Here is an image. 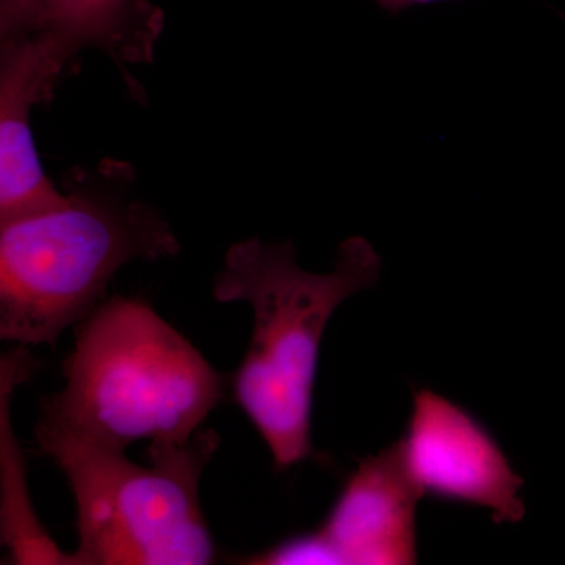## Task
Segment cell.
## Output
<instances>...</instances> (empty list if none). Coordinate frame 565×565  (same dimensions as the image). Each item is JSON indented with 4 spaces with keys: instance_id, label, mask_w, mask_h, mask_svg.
Masks as SVG:
<instances>
[{
    "instance_id": "4",
    "label": "cell",
    "mask_w": 565,
    "mask_h": 565,
    "mask_svg": "<svg viewBox=\"0 0 565 565\" xmlns=\"http://www.w3.org/2000/svg\"><path fill=\"white\" fill-rule=\"evenodd\" d=\"M41 452L68 479L77 505V565H204L215 557L200 504L203 470L221 438L200 429L185 444H151V467L36 426Z\"/></svg>"
},
{
    "instance_id": "10",
    "label": "cell",
    "mask_w": 565,
    "mask_h": 565,
    "mask_svg": "<svg viewBox=\"0 0 565 565\" xmlns=\"http://www.w3.org/2000/svg\"><path fill=\"white\" fill-rule=\"evenodd\" d=\"M247 564L302 565L334 564V557L318 530L313 533L294 535L274 548L250 557Z\"/></svg>"
},
{
    "instance_id": "9",
    "label": "cell",
    "mask_w": 565,
    "mask_h": 565,
    "mask_svg": "<svg viewBox=\"0 0 565 565\" xmlns=\"http://www.w3.org/2000/svg\"><path fill=\"white\" fill-rule=\"evenodd\" d=\"M36 362L28 345L18 344L0 360V445H2V511L0 537L9 550L10 564L77 565L74 553H63L41 525L25 489L20 448L10 424V401L14 388L28 381Z\"/></svg>"
},
{
    "instance_id": "8",
    "label": "cell",
    "mask_w": 565,
    "mask_h": 565,
    "mask_svg": "<svg viewBox=\"0 0 565 565\" xmlns=\"http://www.w3.org/2000/svg\"><path fill=\"white\" fill-rule=\"evenodd\" d=\"M162 28L150 0H0V41H44L73 63L87 47L117 63L150 62Z\"/></svg>"
},
{
    "instance_id": "3",
    "label": "cell",
    "mask_w": 565,
    "mask_h": 565,
    "mask_svg": "<svg viewBox=\"0 0 565 565\" xmlns=\"http://www.w3.org/2000/svg\"><path fill=\"white\" fill-rule=\"evenodd\" d=\"M65 388L43 399L36 426L126 451L139 440L185 444L221 404L210 362L150 305L106 299L76 327Z\"/></svg>"
},
{
    "instance_id": "11",
    "label": "cell",
    "mask_w": 565,
    "mask_h": 565,
    "mask_svg": "<svg viewBox=\"0 0 565 565\" xmlns=\"http://www.w3.org/2000/svg\"><path fill=\"white\" fill-rule=\"evenodd\" d=\"M375 2L390 13L397 14L411 7L426 6V3L440 2V0H375Z\"/></svg>"
},
{
    "instance_id": "2",
    "label": "cell",
    "mask_w": 565,
    "mask_h": 565,
    "mask_svg": "<svg viewBox=\"0 0 565 565\" xmlns=\"http://www.w3.org/2000/svg\"><path fill=\"white\" fill-rule=\"evenodd\" d=\"M374 245L352 236L338 247L329 274L303 270L291 243L243 241L230 247L214 299L248 302L255 327L233 377L234 399L262 434L275 470L315 456L311 412L319 352L337 308L381 278Z\"/></svg>"
},
{
    "instance_id": "1",
    "label": "cell",
    "mask_w": 565,
    "mask_h": 565,
    "mask_svg": "<svg viewBox=\"0 0 565 565\" xmlns=\"http://www.w3.org/2000/svg\"><path fill=\"white\" fill-rule=\"evenodd\" d=\"M131 169L107 162L65 181L62 199L0 222V338L54 345L107 299L125 264L178 255L169 222L125 192Z\"/></svg>"
},
{
    "instance_id": "5",
    "label": "cell",
    "mask_w": 565,
    "mask_h": 565,
    "mask_svg": "<svg viewBox=\"0 0 565 565\" xmlns=\"http://www.w3.org/2000/svg\"><path fill=\"white\" fill-rule=\"evenodd\" d=\"M397 444L423 497L490 509L498 525L525 516V481L489 430L452 401L430 390L416 392L407 433Z\"/></svg>"
},
{
    "instance_id": "6",
    "label": "cell",
    "mask_w": 565,
    "mask_h": 565,
    "mask_svg": "<svg viewBox=\"0 0 565 565\" xmlns=\"http://www.w3.org/2000/svg\"><path fill=\"white\" fill-rule=\"evenodd\" d=\"M422 498L405 471L399 444L362 460L318 530L334 565L418 563L416 508Z\"/></svg>"
},
{
    "instance_id": "7",
    "label": "cell",
    "mask_w": 565,
    "mask_h": 565,
    "mask_svg": "<svg viewBox=\"0 0 565 565\" xmlns=\"http://www.w3.org/2000/svg\"><path fill=\"white\" fill-rule=\"evenodd\" d=\"M71 66L43 41H0V222L62 199L41 166L32 110L51 102Z\"/></svg>"
}]
</instances>
